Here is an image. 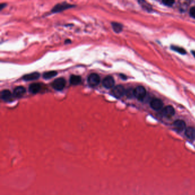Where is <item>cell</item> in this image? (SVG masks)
Instances as JSON below:
<instances>
[{
  "label": "cell",
  "instance_id": "cell-1",
  "mask_svg": "<svg viewBox=\"0 0 195 195\" xmlns=\"http://www.w3.org/2000/svg\"><path fill=\"white\" fill-rule=\"evenodd\" d=\"M146 95V90L143 86H137L134 89V96L139 100H142Z\"/></svg>",
  "mask_w": 195,
  "mask_h": 195
},
{
  "label": "cell",
  "instance_id": "cell-2",
  "mask_svg": "<svg viewBox=\"0 0 195 195\" xmlns=\"http://www.w3.org/2000/svg\"><path fill=\"white\" fill-rule=\"evenodd\" d=\"M66 85V81L64 78H58L56 79L52 83V86L57 91H62Z\"/></svg>",
  "mask_w": 195,
  "mask_h": 195
},
{
  "label": "cell",
  "instance_id": "cell-3",
  "mask_svg": "<svg viewBox=\"0 0 195 195\" xmlns=\"http://www.w3.org/2000/svg\"><path fill=\"white\" fill-rule=\"evenodd\" d=\"M89 85L92 87L97 86L100 83V77L96 73H92L88 78Z\"/></svg>",
  "mask_w": 195,
  "mask_h": 195
},
{
  "label": "cell",
  "instance_id": "cell-4",
  "mask_svg": "<svg viewBox=\"0 0 195 195\" xmlns=\"http://www.w3.org/2000/svg\"><path fill=\"white\" fill-rule=\"evenodd\" d=\"M112 92L114 96L117 98H121L125 94L126 91L122 85H117L113 87Z\"/></svg>",
  "mask_w": 195,
  "mask_h": 195
},
{
  "label": "cell",
  "instance_id": "cell-5",
  "mask_svg": "<svg viewBox=\"0 0 195 195\" xmlns=\"http://www.w3.org/2000/svg\"><path fill=\"white\" fill-rule=\"evenodd\" d=\"M150 105L152 109L155 110H159L163 108V102L160 99H155L150 102Z\"/></svg>",
  "mask_w": 195,
  "mask_h": 195
},
{
  "label": "cell",
  "instance_id": "cell-6",
  "mask_svg": "<svg viewBox=\"0 0 195 195\" xmlns=\"http://www.w3.org/2000/svg\"><path fill=\"white\" fill-rule=\"evenodd\" d=\"M175 109L171 105L165 107L162 110L163 115L165 117H168V118L172 117L175 115Z\"/></svg>",
  "mask_w": 195,
  "mask_h": 195
},
{
  "label": "cell",
  "instance_id": "cell-7",
  "mask_svg": "<svg viewBox=\"0 0 195 195\" xmlns=\"http://www.w3.org/2000/svg\"><path fill=\"white\" fill-rule=\"evenodd\" d=\"M173 126L175 128L178 132H183L184 131L186 128V123L181 120H177L173 123Z\"/></svg>",
  "mask_w": 195,
  "mask_h": 195
},
{
  "label": "cell",
  "instance_id": "cell-8",
  "mask_svg": "<svg viewBox=\"0 0 195 195\" xmlns=\"http://www.w3.org/2000/svg\"><path fill=\"white\" fill-rule=\"evenodd\" d=\"M102 85L106 88H112L115 85V80L112 76H107L103 80Z\"/></svg>",
  "mask_w": 195,
  "mask_h": 195
},
{
  "label": "cell",
  "instance_id": "cell-9",
  "mask_svg": "<svg viewBox=\"0 0 195 195\" xmlns=\"http://www.w3.org/2000/svg\"><path fill=\"white\" fill-rule=\"evenodd\" d=\"M26 93V89L23 86H17L14 89L13 96L16 97H21Z\"/></svg>",
  "mask_w": 195,
  "mask_h": 195
},
{
  "label": "cell",
  "instance_id": "cell-10",
  "mask_svg": "<svg viewBox=\"0 0 195 195\" xmlns=\"http://www.w3.org/2000/svg\"><path fill=\"white\" fill-rule=\"evenodd\" d=\"M12 97V94L9 90H4L1 92V97L4 101L8 102L11 100Z\"/></svg>",
  "mask_w": 195,
  "mask_h": 195
},
{
  "label": "cell",
  "instance_id": "cell-11",
  "mask_svg": "<svg viewBox=\"0 0 195 195\" xmlns=\"http://www.w3.org/2000/svg\"><path fill=\"white\" fill-rule=\"evenodd\" d=\"M186 136L191 140H194L195 139V129L193 127H188L185 131Z\"/></svg>",
  "mask_w": 195,
  "mask_h": 195
},
{
  "label": "cell",
  "instance_id": "cell-12",
  "mask_svg": "<svg viewBox=\"0 0 195 195\" xmlns=\"http://www.w3.org/2000/svg\"><path fill=\"white\" fill-rule=\"evenodd\" d=\"M39 73L34 72L25 75L23 77V79L25 81H32L39 78Z\"/></svg>",
  "mask_w": 195,
  "mask_h": 195
},
{
  "label": "cell",
  "instance_id": "cell-13",
  "mask_svg": "<svg viewBox=\"0 0 195 195\" xmlns=\"http://www.w3.org/2000/svg\"><path fill=\"white\" fill-rule=\"evenodd\" d=\"M41 89V85L39 83H34L30 85L29 87V91L31 93L35 94L38 93Z\"/></svg>",
  "mask_w": 195,
  "mask_h": 195
},
{
  "label": "cell",
  "instance_id": "cell-14",
  "mask_svg": "<svg viewBox=\"0 0 195 195\" xmlns=\"http://www.w3.org/2000/svg\"><path fill=\"white\" fill-rule=\"evenodd\" d=\"M81 81V77L77 75H72L70 76V83L72 85H77Z\"/></svg>",
  "mask_w": 195,
  "mask_h": 195
},
{
  "label": "cell",
  "instance_id": "cell-15",
  "mask_svg": "<svg viewBox=\"0 0 195 195\" xmlns=\"http://www.w3.org/2000/svg\"><path fill=\"white\" fill-rule=\"evenodd\" d=\"M57 74V73L56 71H54V70L49 71V72H45L44 73L43 77L45 79H49V78L54 77Z\"/></svg>",
  "mask_w": 195,
  "mask_h": 195
},
{
  "label": "cell",
  "instance_id": "cell-16",
  "mask_svg": "<svg viewBox=\"0 0 195 195\" xmlns=\"http://www.w3.org/2000/svg\"><path fill=\"white\" fill-rule=\"evenodd\" d=\"M112 27L113 29L116 33H120V31H122L123 26L120 23H112Z\"/></svg>",
  "mask_w": 195,
  "mask_h": 195
},
{
  "label": "cell",
  "instance_id": "cell-17",
  "mask_svg": "<svg viewBox=\"0 0 195 195\" xmlns=\"http://www.w3.org/2000/svg\"><path fill=\"white\" fill-rule=\"evenodd\" d=\"M68 7H69V5H61V4H58L56 8L53 9V11L55 12H60L61 10H64L65 8H68Z\"/></svg>",
  "mask_w": 195,
  "mask_h": 195
},
{
  "label": "cell",
  "instance_id": "cell-18",
  "mask_svg": "<svg viewBox=\"0 0 195 195\" xmlns=\"http://www.w3.org/2000/svg\"><path fill=\"white\" fill-rule=\"evenodd\" d=\"M171 48L173 50H175V51H176V52H177L179 53H181L182 55H185L186 53V51L181 47H172Z\"/></svg>",
  "mask_w": 195,
  "mask_h": 195
},
{
  "label": "cell",
  "instance_id": "cell-19",
  "mask_svg": "<svg viewBox=\"0 0 195 195\" xmlns=\"http://www.w3.org/2000/svg\"><path fill=\"white\" fill-rule=\"evenodd\" d=\"M125 94L129 98H132L133 96H134V90L132 89H129L127 91H126Z\"/></svg>",
  "mask_w": 195,
  "mask_h": 195
},
{
  "label": "cell",
  "instance_id": "cell-20",
  "mask_svg": "<svg viewBox=\"0 0 195 195\" xmlns=\"http://www.w3.org/2000/svg\"><path fill=\"white\" fill-rule=\"evenodd\" d=\"M163 3L164 4V5L169 6V7H171L173 5V4L175 3V1H170V0H166V1H163Z\"/></svg>",
  "mask_w": 195,
  "mask_h": 195
},
{
  "label": "cell",
  "instance_id": "cell-21",
  "mask_svg": "<svg viewBox=\"0 0 195 195\" xmlns=\"http://www.w3.org/2000/svg\"><path fill=\"white\" fill-rule=\"evenodd\" d=\"M190 15L192 16L193 18H195V7H194L190 9V12H189Z\"/></svg>",
  "mask_w": 195,
  "mask_h": 195
},
{
  "label": "cell",
  "instance_id": "cell-22",
  "mask_svg": "<svg viewBox=\"0 0 195 195\" xmlns=\"http://www.w3.org/2000/svg\"><path fill=\"white\" fill-rule=\"evenodd\" d=\"M192 53H193V55L194 56V57H195V52L193 51V52H192Z\"/></svg>",
  "mask_w": 195,
  "mask_h": 195
}]
</instances>
